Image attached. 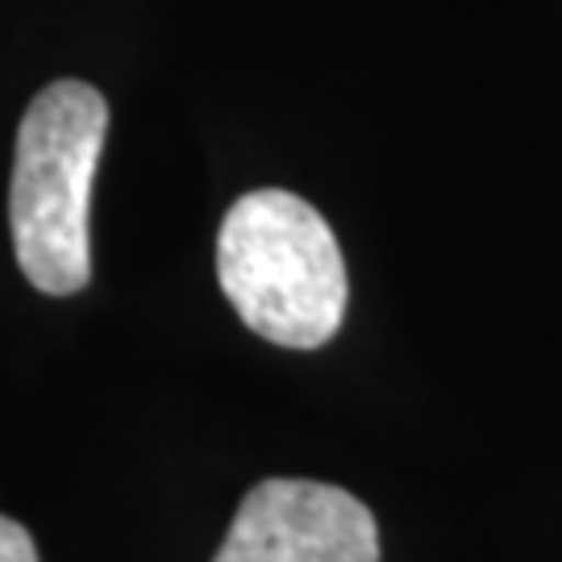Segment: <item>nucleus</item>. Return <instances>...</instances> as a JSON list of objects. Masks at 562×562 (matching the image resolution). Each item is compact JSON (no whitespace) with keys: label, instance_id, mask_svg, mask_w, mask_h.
<instances>
[{"label":"nucleus","instance_id":"1","mask_svg":"<svg viewBox=\"0 0 562 562\" xmlns=\"http://www.w3.org/2000/svg\"><path fill=\"white\" fill-rule=\"evenodd\" d=\"M217 280L241 325L288 350H317L346 317V262L313 204L259 188L225 213L217 234Z\"/></svg>","mask_w":562,"mask_h":562},{"label":"nucleus","instance_id":"4","mask_svg":"<svg viewBox=\"0 0 562 562\" xmlns=\"http://www.w3.org/2000/svg\"><path fill=\"white\" fill-rule=\"evenodd\" d=\"M0 562H38L30 529L18 525L13 517H0Z\"/></svg>","mask_w":562,"mask_h":562},{"label":"nucleus","instance_id":"2","mask_svg":"<svg viewBox=\"0 0 562 562\" xmlns=\"http://www.w3.org/2000/svg\"><path fill=\"white\" fill-rule=\"evenodd\" d=\"M104 134L109 104L80 80L46 83L21 117L9 229L25 280L46 296H71L92 280L88 201Z\"/></svg>","mask_w":562,"mask_h":562},{"label":"nucleus","instance_id":"3","mask_svg":"<svg viewBox=\"0 0 562 562\" xmlns=\"http://www.w3.org/2000/svg\"><path fill=\"white\" fill-rule=\"evenodd\" d=\"M213 562H380V529L334 483L262 480L241 496Z\"/></svg>","mask_w":562,"mask_h":562}]
</instances>
